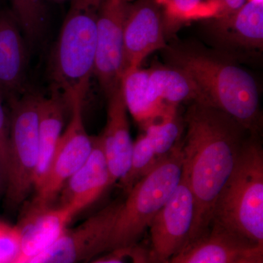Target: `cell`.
I'll list each match as a JSON object with an SVG mask.
<instances>
[{
  "label": "cell",
  "instance_id": "6da1fadb",
  "mask_svg": "<svg viewBox=\"0 0 263 263\" xmlns=\"http://www.w3.org/2000/svg\"><path fill=\"white\" fill-rule=\"evenodd\" d=\"M184 122L183 171L195 199L194 242L210 230L216 200L249 133L224 112L201 103H190Z\"/></svg>",
  "mask_w": 263,
  "mask_h": 263
},
{
  "label": "cell",
  "instance_id": "7a4b0ae2",
  "mask_svg": "<svg viewBox=\"0 0 263 263\" xmlns=\"http://www.w3.org/2000/svg\"><path fill=\"white\" fill-rule=\"evenodd\" d=\"M170 67L195 83L209 105L224 112L251 136L262 129L260 95L253 76L229 58L195 46H168L162 50Z\"/></svg>",
  "mask_w": 263,
  "mask_h": 263
},
{
  "label": "cell",
  "instance_id": "3957f363",
  "mask_svg": "<svg viewBox=\"0 0 263 263\" xmlns=\"http://www.w3.org/2000/svg\"><path fill=\"white\" fill-rule=\"evenodd\" d=\"M103 0H71L50 67L51 90L67 108L84 102L94 76L99 13Z\"/></svg>",
  "mask_w": 263,
  "mask_h": 263
},
{
  "label": "cell",
  "instance_id": "277c9868",
  "mask_svg": "<svg viewBox=\"0 0 263 263\" xmlns=\"http://www.w3.org/2000/svg\"><path fill=\"white\" fill-rule=\"evenodd\" d=\"M212 223L263 246V150L259 136L249 135L246 140L216 200Z\"/></svg>",
  "mask_w": 263,
  "mask_h": 263
},
{
  "label": "cell",
  "instance_id": "5b68a950",
  "mask_svg": "<svg viewBox=\"0 0 263 263\" xmlns=\"http://www.w3.org/2000/svg\"><path fill=\"white\" fill-rule=\"evenodd\" d=\"M183 169L181 140L127 193L112 232L108 252L138 243L179 184Z\"/></svg>",
  "mask_w": 263,
  "mask_h": 263
},
{
  "label": "cell",
  "instance_id": "8992f818",
  "mask_svg": "<svg viewBox=\"0 0 263 263\" xmlns=\"http://www.w3.org/2000/svg\"><path fill=\"white\" fill-rule=\"evenodd\" d=\"M41 95L31 90L9 103V157L5 206L15 212L34 190L38 161V109Z\"/></svg>",
  "mask_w": 263,
  "mask_h": 263
},
{
  "label": "cell",
  "instance_id": "52a82bcc",
  "mask_svg": "<svg viewBox=\"0 0 263 263\" xmlns=\"http://www.w3.org/2000/svg\"><path fill=\"white\" fill-rule=\"evenodd\" d=\"M83 104L84 102L77 101L71 107L70 122L59 141L46 177L34 190L32 200L22 213L18 224L53 207L65 183L91 154L93 137L88 135L85 127Z\"/></svg>",
  "mask_w": 263,
  "mask_h": 263
},
{
  "label": "cell",
  "instance_id": "ba28073f",
  "mask_svg": "<svg viewBox=\"0 0 263 263\" xmlns=\"http://www.w3.org/2000/svg\"><path fill=\"white\" fill-rule=\"evenodd\" d=\"M123 200H114L76 228L64 230L51 246L29 263H85L108 252L110 237Z\"/></svg>",
  "mask_w": 263,
  "mask_h": 263
},
{
  "label": "cell",
  "instance_id": "9c48e42d",
  "mask_svg": "<svg viewBox=\"0 0 263 263\" xmlns=\"http://www.w3.org/2000/svg\"><path fill=\"white\" fill-rule=\"evenodd\" d=\"M195 216V199L183 171L179 184L148 228L149 249L157 262L164 263L193 243Z\"/></svg>",
  "mask_w": 263,
  "mask_h": 263
},
{
  "label": "cell",
  "instance_id": "30bf717a",
  "mask_svg": "<svg viewBox=\"0 0 263 263\" xmlns=\"http://www.w3.org/2000/svg\"><path fill=\"white\" fill-rule=\"evenodd\" d=\"M131 0H103L98 22L94 76L107 99L124 73V28Z\"/></svg>",
  "mask_w": 263,
  "mask_h": 263
},
{
  "label": "cell",
  "instance_id": "8fae6325",
  "mask_svg": "<svg viewBox=\"0 0 263 263\" xmlns=\"http://www.w3.org/2000/svg\"><path fill=\"white\" fill-rule=\"evenodd\" d=\"M166 27L162 0H131L124 28V73L167 47Z\"/></svg>",
  "mask_w": 263,
  "mask_h": 263
},
{
  "label": "cell",
  "instance_id": "7c38bea8",
  "mask_svg": "<svg viewBox=\"0 0 263 263\" xmlns=\"http://www.w3.org/2000/svg\"><path fill=\"white\" fill-rule=\"evenodd\" d=\"M27 40L12 10L0 5V101L10 103L29 91Z\"/></svg>",
  "mask_w": 263,
  "mask_h": 263
},
{
  "label": "cell",
  "instance_id": "4fadbf2b",
  "mask_svg": "<svg viewBox=\"0 0 263 263\" xmlns=\"http://www.w3.org/2000/svg\"><path fill=\"white\" fill-rule=\"evenodd\" d=\"M204 27L213 42L224 51H262L263 0H248L235 13L206 18Z\"/></svg>",
  "mask_w": 263,
  "mask_h": 263
},
{
  "label": "cell",
  "instance_id": "5bb4252c",
  "mask_svg": "<svg viewBox=\"0 0 263 263\" xmlns=\"http://www.w3.org/2000/svg\"><path fill=\"white\" fill-rule=\"evenodd\" d=\"M263 252V246L212 223L207 233L164 263H247Z\"/></svg>",
  "mask_w": 263,
  "mask_h": 263
},
{
  "label": "cell",
  "instance_id": "9a60e30c",
  "mask_svg": "<svg viewBox=\"0 0 263 263\" xmlns=\"http://www.w3.org/2000/svg\"><path fill=\"white\" fill-rule=\"evenodd\" d=\"M110 186L101 138L93 137L92 150L89 157L71 176L60 193V206L67 208L76 216L97 201Z\"/></svg>",
  "mask_w": 263,
  "mask_h": 263
},
{
  "label": "cell",
  "instance_id": "2e32d148",
  "mask_svg": "<svg viewBox=\"0 0 263 263\" xmlns=\"http://www.w3.org/2000/svg\"><path fill=\"white\" fill-rule=\"evenodd\" d=\"M122 86L108 98L106 125L100 136L110 182L122 181L130 167L133 143Z\"/></svg>",
  "mask_w": 263,
  "mask_h": 263
},
{
  "label": "cell",
  "instance_id": "e0dca14e",
  "mask_svg": "<svg viewBox=\"0 0 263 263\" xmlns=\"http://www.w3.org/2000/svg\"><path fill=\"white\" fill-rule=\"evenodd\" d=\"M147 98L161 110L178 108L183 103L209 105L195 83L186 74L168 65L148 69Z\"/></svg>",
  "mask_w": 263,
  "mask_h": 263
},
{
  "label": "cell",
  "instance_id": "ac0fdd59",
  "mask_svg": "<svg viewBox=\"0 0 263 263\" xmlns=\"http://www.w3.org/2000/svg\"><path fill=\"white\" fill-rule=\"evenodd\" d=\"M63 98L51 90L48 98L41 97L38 109V161L34 177V190L46 177L63 129L65 110Z\"/></svg>",
  "mask_w": 263,
  "mask_h": 263
},
{
  "label": "cell",
  "instance_id": "d6986e66",
  "mask_svg": "<svg viewBox=\"0 0 263 263\" xmlns=\"http://www.w3.org/2000/svg\"><path fill=\"white\" fill-rule=\"evenodd\" d=\"M74 216L67 208L52 207L27 222L18 224L20 235L17 255L29 262L60 236Z\"/></svg>",
  "mask_w": 263,
  "mask_h": 263
},
{
  "label": "cell",
  "instance_id": "ffe728a7",
  "mask_svg": "<svg viewBox=\"0 0 263 263\" xmlns=\"http://www.w3.org/2000/svg\"><path fill=\"white\" fill-rule=\"evenodd\" d=\"M148 69L141 67L127 71L123 76V98L127 111L142 129L178 114V108L161 110L152 105L147 98Z\"/></svg>",
  "mask_w": 263,
  "mask_h": 263
},
{
  "label": "cell",
  "instance_id": "44dd1931",
  "mask_svg": "<svg viewBox=\"0 0 263 263\" xmlns=\"http://www.w3.org/2000/svg\"><path fill=\"white\" fill-rule=\"evenodd\" d=\"M12 11L29 43L43 37L48 22L46 0H10Z\"/></svg>",
  "mask_w": 263,
  "mask_h": 263
},
{
  "label": "cell",
  "instance_id": "7402d4cb",
  "mask_svg": "<svg viewBox=\"0 0 263 263\" xmlns=\"http://www.w3.org/2000/svg\"><path fill=\"white\" fill-rule=\"evenodd\" d=\"M143 130L157 158L162 160L168 155L181 141L183 127L179 115L176 114L161 122L147 126Z\"/></svg>",
  "mask_w": 263,
  "mask_h": 263
},
{
  "label": "cell",
  "instance_id": "603a6c76",
  "mask_svg": "<svg viewBox=\"0 0 263 263\" xmlns=\"http://www.w3.org/2000/svg\"><path fill=\"white\" fill-rule=\"evenodd\" d=\"M161 160L157 158L155 151L144 134L138 137L133 143L130 167L125 177L119 181L126 193L143 176L155 167Z\"/></svg>",
  "mask_w": 263,
  "mask_h": 263
},
{
  "label": "cell",
  "instance_id": "cb8c5ba5",
  "mask_svg": "<svg viewBox=\"0 0 263 263\" xmlns=\"http://www.w3.org/2000/svg\"><path fill=\"white\" fill-rule=\"evenodd\" d=\"M96 259L85 263H158L154 258L150 249L139 243L114 249Z\"/></svg>",
  "mask_w": 263,
  "mask_h": 263
},
{
  "label": "cell",
  "instance_id": "d4e9b609",
  "mask_svg": "<svg viewBox=\"0 0 263 263\" xmlns=\"http://www.w3.org/2000/svg\"><path fill=\"white\" fill-rule=\"evenodd\" d=\"M205 0H162L166 26L174 21L186 20L205 15Z\"/></svg>",
  "mask_w": 263,
  "mask_h": 263
},
{
  "label": "cell",
  "instance_id": "484cf974",
  "mask_svg": "<svg viewBox=\"0 0 263 263\" xmlns=\"http://www.w3.org/2000/svg\"><path fill=\"white\" fill-rule=\"evenodd\" d=\"M19 229L0 221V263H12L19 249Z\"/></svg>",
  "mask_w": 263,
  "mask_h": 263
},
{
  "label": "cell",
  "instance_id": "4316f807",
  "mask_svg": "<svg viewBox=\"0 0 263 263\" xmlns=\"http://www.w3.org/2000/svg\"><path fill=\"white\" fill-rule=\"evenodd\" d=\"M248 0H205V18L232 14L240 9Z\"/></svg>",
  "mask_w": 263,
  "mask_h": 263
},
{
  "label": "cell",
  "instance_id": "83f0119b",
  "mask_svg": "<svg viewBox=\"0 0 263 263\" xmlns=\"http://www.w3.org/2000/svg\"><path fill=\"white\" fill-rule=\"evenodd\" d=\"M9 122L7 120L3 104L0 101V164L5 180L9 157Z\"/></svg>",
  "mask_w": 263,
  "mask_h": 263
},
{
  "label": "cell",
  "instance_id": "f1b7e54d",
  "mask_svg": "<svg viewBox=\"0 0 263 263\" xmlns=\"http://www.w3.org/2000/svg\"><path fill=\"white\" fill-rule=\"evenodd\" d=\"M247 263H263V252L257 254Z\"/></svg>",
  "mask_w": 263,
  "mask_h": 263
},
{
  "label": "cell",
  "instance_id": "f546056e",
  "mask_svg": "<svg viewBox=\"0 0 263 263\" xmlns=\"http://www.w3.org/2000/svg\"><path fill=\"white\" fill-rule=\"evenodd\" d=\"M2 183L5 184V180L4 174H3V169H2L1 164H0V188H1Z\"/></svg>",
  "mask_w": 263,
  "mask_h": 263
},
{
  "label": "cell",
  "instance_id": "4dcf8cb0",
  "mask_svg": "<svg viewBox=\"0 0 263 263\" xmlns=\"http://www.w3.org/2000/svg\"><path fill=\"white\" fill-rule=\"evenodd\" d=\"M53 3H57V4H62V3H65L67 0H51Z\"/></svg>",
  "mask_w": 263,
  "mask_h": 263
}]
</instances>
